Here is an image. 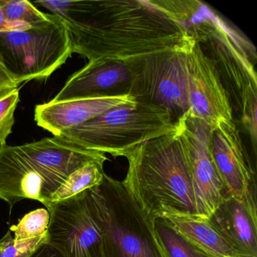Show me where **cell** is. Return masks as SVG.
I'll list each match as a JSON object with an SVG mask.
<instances>
[{"label":"cell","instance_id":"obj_9","mask_svg":"<svg viewBox=\"0 0 257 257\" xmlns=\"http://www.w3.org/2000/svg\"><path fill=\"white\" fill-rule=\"evenodd\" d=\"M176 127L189 156L197 216L207 219L222 198L228 195L212 157L210 133L213 126L187 111L176 121Z\"/></svg>","mask_w":257,"mask_h":257},{"label":"cell","instance_id":"obj_2","mask_svg":"<svg viewBox=\"0 0 257 257\" xmlns=\"http://www.w3.org/2000/svg\"><path fill=\"white\" fill-rule=\"evenodd\" d=\"M124 157L128 170L123 183L152 220L198 217L189 156L177 130L143 143Z\"/></svg>","mask_w":257,"mask_h":257},{"label":"cell","instance_id":"obj_22","mask_svg":"<svg viewBox=\"0 0 257 257\" xmlns=\"http://www.w3.org/2000/svg\"><path fill=\"white\" fill-rule=\"evenodd\" d=\"M165 16L181 25H186L194 19L203 3L198 0H149Z\"/></svg>","mask_w":257,"mask_h":257},{"label":"cell","instance_id":"obj_14","mask_svg":"<svg viewBox=\"0 0 257 257\" xmlns=\"http://www.w3.org/2000/svg\"><path fill=\"white\" fill-rule=\"evenodd\" d=\"M207 220L240 257H257L256 197L226 195Z\"/></svg>","mask_w":257,"mask_h":257},{"label":"cell","instance_id":"obj_6","mask_svg":"<svg viewBox=\"0 0 257 257\" xmlns=\"http://www.w3.org/2000/svg\"><path fill=\"white\" fill-rule=\"evenodd\" d=\"M72 55L67 26L57 16L44 26L0 32V58L20 84L48 79Z\"/></svg>","mask_w":257,"mask_h":257},{"label":"cell","instance_id":"obj_8","mask_svg":"<svg viewBox=\"0 0 257 257\" xmlns=\"http://www.w3.org/2000/svg\"><path fill=\"white\" fill-rule=\"evenodd\" d=\"M45 206L50 214L48 243L64 257H104L101 232L93 215L88 189Z\"/></svg>","mask_w":257,"mask_h":257},{"label":"cell","instance_id":"obj_13","mask_svg":"<svg viewBox=\"0 0 257 257\" xmlns=\"http://www.w3.org/2000/svg\"><path fill=\"white\" fill-rule=\"evenodd\" d=\"M131 82L132 76L126 61L92 60L69 77L52 101L127 95Z\"/></svg>","mask_w":257,"mask_h":257},{"label":"cell","instance_id":"obj_4","mask_svg":"<svg viewBox=\"0 0 257 257\" xmlns=\"http://www.w3.org/2000/svg\"><path fill=\"white\" fill-rule=\"evenodd\" d=\"M88 195L104 257H164L153 220L123 182L105 174L100 185L88 189Z\"/></svg>","mask_w":257,"mask_h":257},{"label":"cell","instance_id":"obj_24","mask_svg":"<svg viewBox=\"0 0 257 257\" xmlns=\"http://www.w3.org/2000/svg\"><path fill=\"white\" fill-rule=\"evenodd\" d=\"M46 240L47 234L31 240L16 241L11 231H9L0 239V257H31Z\"/></svg>","mask_w":257,"mask_h":257},{"label":"cell","instance_id":"obj_7","mask_svg":"<svg viewBox=\"0 0 257 257\" xmlns=\"http://www.w3.org/2000/svg\"><path fill=\"white\" fill-rule=\"evenodd\" d=\"M188 50L158 52L126 61L132 76L129 94L137 102L169 111L178 119L189 109Z\"/></svg>","mask_w":257,"mask_h":257},{"label":"cell","instance_id":"obj_3","mask_svg":"<svg viewBox=\"0 0 257 257\" xmlns=\"http://www.w3.org/2000/svg\"><path fill=\"white\" fill-rule=\"evenodd\" d=\"M186 28L189 35L214 66L231 108L240 114L242 123L250 137L254 153H256L255 47L204 4Z\"/></svg>","mask_w":257,"mask_h":257},{"label":"cell","instance_id":"obj_27","mask_svg":"<svg viewBox=\"0 0 257 257\" xmlns=\"http://www.w3.org/2000/svg\"><path fill=\"white\" fill-rule=\"evenodd\" d=\"M8 25V21L7 20L3 7L0 5V32L7 31Z\"/></svg>","mask_w":257,"mask_h":257},{"label":"cell","instance_id":"obj_21","mask_svg":"<svg viewBox=\"0 0 257 257\" xmlns=\"http://www.w3.org/2000/svg\"><path fill=\"white\" fill-rule=\"evenodd\" d=\"M50 214L47 209L40 208L25 215L10 231L14 232L16 241H25L43 237L47 234Z\"/></svg>","mask_w":257,"mask_h":257},{"label":"cell","instance_id":"obj_19","mask_svg":"<svg viewBox=\"0 0 257 257\" xmlns=\"http://www.w3.org/2000/svg\"><path fill=\"white\" fill-rule=\"evenodd\" d=\"M0 5L8 21L6 31L39 28L52 23L56 18L55 15L43 13L27 0H0Z\"/></svg>","mask_w":257,"mask_h":257},{"label":"cell","instance_id":"obj_17","mask_svg":"<svg viewBox=\"0 0 257 257\" xmlns=\"http://www.w3.org/2000/svg\"><path fill=\"white\" fill-rule=\"evenodd\" d=\"M163 218L210 256L240 257L207 219L172 215Z\"/></svg>","mask_w":257,"mask_h":257},{"label":"cell","instance_id":"obj_5","mask_svg":"<svg viewBox=\"0 0 257 257\" xmlns=\"http://www.w3.org/2000/svg\"><path fill=\"white\" fill-rule=\"evenodd\" d=\"M176 131L175 120L169 111L137 102L111 109L62 132L58 138L80 148L117 157L125 156L143 143Z\"/></svg>","mask_w":257,"mask_h":257},{"label":"cell","instance_id":"obj_20","mask_svg":"<svg viewBox=\"0 0 257 257\" xmlns=\"http://www.w3.org/2000/svg\"><path fill=\"white\" fill-rule=\"evenodd\" d=\"M103 161L88 162L69 176L65 183L52 195L50 202L71 198L80 192L98 186L103 181L105 173Z\"/></svg>","mask_w":257,"mask_h":257},{"label":"cell","instance_id":"obj_26","mask_svg":"<svg viewBox=\"0 0 257 257\" xmlns=\"http://www.w3.org/2000/svg\"><path fill=\"white\" fill-rule=\"evenodd\" d=\"M31 257H64L63 254L55 246L48 243L43 242Z\"/></svg>","mask_w":257,"mask_h":257},{"label":"cell","instance_id":"obj_11","mask_svg":"<svg viewBox=\"0 0 257 257\" xmlns=\"http://www.w3.org/2000/svg\"><path fill=\"white\" fill-rule=\"evenodd\" d=\"M186 66L189 113L213 127L222 120H233V109L219 74L195 40L186 52Z\"/></svg>","mask_w":257,"mask_h":257},{"label":"cell","instance_id":"obj_1","mask_svg":"<svg viewBox=\"0 0 257 257\" xmlns=\"http://www.w3.org/2000/svg\"><path fill=\"white\" fill-rule=\"evenodd\" d=\"M62 19L72 52L88 61H127L138 57L186 51L194 40L187 28L149 0L36 1Z\"/></svg>","mask_w":257,"mask_h":257},{"label":"cell","instance_id":"obj_15","mask_svg":"<svg viewBox=\"0 0 257 257\" xmlns=\"http://www.w3.org/2000/svg\"><path fill=\"white\" fill-rule=\"evenodd\" d=\"M136 103L130 94L62 102L51 100L36 106L34 118L38 126L58 137L62 132L97 118L111 109Z\"/></svg>","mask_w":257,"mask_h":257},{"label":"cell","instance_id":"obj_16","mask_svg":"<svg viewBox=\"0 0 257 257\" xmlns=\"http://www.w3.org/2000/svg\"><path fill=\"white\" fill-rule=\"evenodd\" d=\"M19 147L30 159L64 182L88 162L108 160L104 153L80 148L58 137L43 138Z\"/></svg>","mask_w":257,"mask_h":257},{"label":"cell","instance_id":"obj_12","mask_svg":"<svg viewBox=\"0 0 257 257\" xmlns=\"http://www.w3.org/2000/svg\"><path fill=\"white\" fill-rule=\"evenodd\" d=\"M210 150L228 195L244 199L256 195V172L233 120H222L212 127Z\"/></svg>","mask_w":257,"mask_h":257},{"label":"cell","instance_id":"obj_25","mask_svg":"<svg viewBox=\"0 0 257 257\" xmlns=\"http://www.w3.org/2000/svg\"><path fill=\"white\" fill-rule=\"evenodd\" d=\"M20 85L17 78L11 73L0 58V91L9 88H19Z\"/></svg>","mask_w":257,"mask_h":257},{"label":"cell","instance_id":"obj_18","mask_svg":"<svg viewBox=\"0 0 257 257\" xmlns=\"http://www.w3.org/2000/svg\"><path fill=\"white\" fill-rule=\"evenodd\" d=\"M156 240L164 257H211L176 229L167 219L153 220Z\"/></svg>","mask_w":257,"mask_h":257},{"label":"cell","instance_id":"obj_10","mask_svg":"<svg viewBox=\"0 0 257 257\" xmlns=\"http://www.w3.org/2000/svg\"><path fill=\"white\" fill-rule=\"evenodd\" d=\"M64 183L30 159L19 146L0 145V199L10 206L24 199L45 205Z\"/></svg>","mask_w":257,"mask_h":257},{"label":"cell","instance_id":"obj_23","mask_svg":"<svg viewBox=\"0 0 257 257\" xmlns=\"http://www.w3.org/2000/svg\"><path fill=\"white\" fill-rule=\"evenodd\" d=\"M19 101V88L0 91V145L7 144V138L13 133L15 112Z\"/></svg>","mask_w":257,"mask_h":257}]
</instances>
